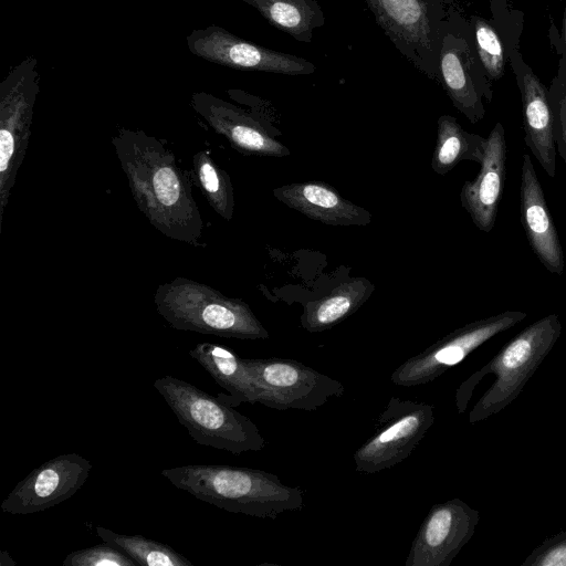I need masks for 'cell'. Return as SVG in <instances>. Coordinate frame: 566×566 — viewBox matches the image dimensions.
Segmentation results:
<instances>
[{"mask_svg": "<svg viewBox=\"0 0 566 566\" xmlns=\"http://www.w3.org/2000/svg\"><path fill=\"white\" fill-rule=\"evenodd\" d=\"M112 144L133 198L149 223L169 239L203 247L205 221L175 154L144 130L119 128Z\"/></svg>", "mask_w": 566, "mask_h": 566, "instance_id": "cell-1", "label": "cell"}, {"mask_svg": "<svg viewBox=\"0 0 566 566\" xmlns=\"http://www.w3.org/2000/svg\"><path fill=\"white\" fill-rule=\"evenodd\" d=\"M161 475L177 489L230 513L275 518L305 505L302 489L260 469L188 464L164 469Z\"/></svg>", "mask_w": 566, "mask_h": 566, "instance_id": "cell-2", "label": "cell"}, {"mask_svg": "<svg viewBox=\"0 0 566 566\" xmlns=\"http://www.w3.org/2000/svg\"><path fill=\"white\" fill-rule=\"evenodd\" d=\"M557 314L546 315L516 334L479 370L464 380L455 392V405L463 413L476 385L485 375L493 374V384L481 396L469 413L471 424L500 412L523 390L544 358L560 336Z\"/></svg>", "mask_w": 566, "mask_h": 566, "instance_id": "cell-3", "label": "cell"}, {"mask_svg": "<svg viewBox=\"0 0 566 566\" xmlns=\"http://www.w3.org/2000/svg\"><path fill=\"white\" fill-rule=\"evenodd\" d=\"M158 314L175 329L239 339L270 334L250 306L188 277L160 284L154 295Z\"/></svg>", "mask_w": 566, "mask_h": 566, "instance_id": "cell-4", "label": "cell"}, {"mask_svg": "<svg viewBox=\"0 0 566 566\" xmlns=\"http://www.w3.org/2000/svg\"><path fill=\"white\" fill-rule=\"evenodd\" d=\"M154 387L198 444L232 454L264 449L256 424L218 396L170 375L157 378Z\"/></svg>", "mask_w": 566, "mask_h": 566, "instance_id": "cell-5", "label": "cell"}, {"mask_svg": "<svg viewBox=\"0 0 566 566\" xmlns=\"http://www.w3.org/2000/svg\"><path fill=\"white\" fill-rule=\"evenodd\" d=\"M395 48L439 82V52L448 9L443 0H365Z\"/></svg>", "mask_w": 566, "mask_h": 566, "instance_id": "cell-6", "label": "cell"}, {"mask_svg": "<svg viewBox=\"0 0 566 566\" xmlns=\"http://www.w3.org/2000/svg\"><path fill=\"white\" fill-rule=\"evenodd\" d=\"M39 84L34 56L13 66L0 83V227L27 154Z\"/></svg>", "mask_w": 566, "mask_h": 566, "instance_id": "cell-7", "label": "cell"}, {"mask_svg": "<svg viewBox=\"0 0 566 566\" xmlns=\"http://www.w3.org/2000/svg\"><path fill=\"white\" fill-rule=\"evenodd\" d=\"M438 70L453 106L473 124L483 119V98L492 101V83L479 60L469 19L453 9L444 20Z\"/></svg>", "mask_w": 566, "mask_h": 566, "instance_id": "cell-8", "label": "cell"}, {"mask_svg": "<svg viewBox=\"0 0 566 566\" xmlns=\"http://www.w3.org/2000/svg\"><path fill=\"white\" fill-rule=\"evenodd\" d=\"M258 392V402L276 410L312 411L345 392L344 385L289 358H243Z\"/></svg>", "mask_w": 566, "mask_h": 566, "instance_id": "cell-9", "label": "cell"}, {"mask_svg": "<svg viewBox=\"0 0 566 566\" xmlns=\"http://www.w3.org/2000/svg\"><path fill=\"white\" fill-rule=\"evenodd\" d=\"M434 422L433 406L391 397L373 434L355 451V470L377 473L406 460Z\"/></svg>", "mask_w": 566, "mask_h": 566, "instance_id": "cell-10", "label": "cell"}, {"mask_svg": "<svg viewBox=\"0 0 566 566\" xmlns=\"http://www.w3.org/2000/svg\"><path fill=\"white\" fill-rule=\"evenodd\" d=\"M526 316L525 312L505 311L468 323L401 363L392 371L390 380L402 387L431 382L486 340L515 326Z\"/></svg>", "mask_w": 566, "mask_h": 566, "instance_id": "cell-11", "label": "cell"}, {"mask_svg": "<svg viewBox=\"0 0 566 566\" xmlns=\"http://www.w3.org/2000/svg\"><path fill=\"white\" fill-rule=\"evenodd\" d=\"M186 42L193 55L237 70L283 75H308L316 71L308 60L247 41L216 24L195 29Z\"/></svg>", "mask_w": 566, "mask_h": 566, "instance_id": "cell-12", "label": "cell"}, {"mask_svg": "<svg viewBox=\"0 0 566 566\" xmlns=\"http://www.w3.org/2000/svg\"><path fill=\"white\" fill-rule=\"evenodd\" d=\"M479 520V511L458 497L432 505L411 543L405 565L449 566L473 536Z\"/></svg>", "mask_w": 566, "mask_h": 566, "instance_id": "cell-13", "label": "cell"}, {"mask_svg": "<svg viewBox=\"0 0 566 566\" xmlns=\"http://www.w3.org/2000/svg\"><path fill=\"white\" fill-rule=\"evenodd\" d=\"M92 470L90 460L77 453L53 458L20 481L1 502L9 514H32L72 497L86 482Z\"/></svg>", "mask_w": 566, "mask_h": 566, "instance_id": "cell-14", "label": "cell"}, {"mask_svg": "<svg viewBox=\"0 0 566 566\" xmlns=\"http://www.w3.org/2000/svg\"><path fill=\"white\" fill-rule=\"evenodd\" d=\"M195 112L230 145L245 155L285 157L290 150L247 111L206 92L193 93Z\"/></svg>", "mask_w": 566, "mask_h": 566, "instance_id": "cell-15", "label": "cell"}, {"mask_svg": "<svg viewBox=\"0 0 566 566\" xmlns=\"http://www.w3.org/2000/svg\"><path fill=\"white\" fill-rule=\"evenodd\" d=\"M521 95L524 142L545 172L556 175V145L553 135L548 88L525 62L520 49L509 62Z\"/></svg>", "mask_w": 566, "mask_h": 566, "instance_id": "cell-16", "label": "cell"}, {"mask_svg": "<svg viewBox=\"0 0 566 566\" xmlns=\"http://www.w3.org/2000/svg\"><path fill=\"white\" fill-rule=\"evenodd\" d=\"M505 177V129L501 123H496L486 137V149L479 174L473 180L465 181L460 191L461 206L483 232L488 233L494 228Z\"/></svg>", "mask_w": 566, "mask_h": 566, "instance_id": "cell-17", "label": "cell"}, {"mask_svg": "<svg viewBox=\"0 0 566 566\" xmlns=\"http://www.w3.org/2000/svg\"><path fill=\"white\" fill-rule=\"evenodd\" d=\"M491 17L469 19L474 46L491 83L505 73L511 54L520 49L524 14L507 0H490Z\"/></svg>", "mask_w": 566, "mask_h": 566, "instance_id": "cell-18", "label": "cell"}, {"mask_svg": "<svg viewBox=\"0 0 566 566\" xmlns=\"http://www.w3.org/2000/svg\"><path fill=\"white\" fill-rule=\"evenodd\" d=\"M520 212L523 230L534 254L546 270L562 274L565 262L558 232L528 154L522 160Z\"/></svg>", "mask_w": 566, "mask_h": 566, "instance_id": "cell-19", "label": "cell"}, {"mask_svg": "<svg viewBox=\"0 0 566 566\" xmlns=\"http://www.w3.org/2000/svg\"><path fill=\"white\" fill-rule=\"evenodd\" d=\"M273 195L287 207L327 226L364 227L371 222L368 210L345 199L325 182H292L274 188Z\"/></svg>", "mask_w": 566, "mask_h": 566, "instance_id": "cell-20", "label": "cell"}, {"mask_svg": "<svg viewBox=\"0 0 566 566\" xmlns=\"http://www.w3.org/2000/svg\"><path fill=\"white\" fill-rule=\"evenodd\" d=\"M189 355L229 392L217 395L222 401L232 407H238L242 402H258L253 377L244 359L234 352L219 344L203 342L196 344L189 350Z\"/></svg>", "mask_w": 566, "mask_h": 566, "instance_id": "cell-21", "label": "cell"}, {"mask_svg": "<svg viewBox=\"0 0 566 566\" xmlns=\"http://www.w3.org/2000/svg\"><path fill=\"white\" fill-rule=\"evenodd\" d=\"M374 290V284L366 277L342 282L328 294L304 303L302 327L310 333L332 328L360 308Z\"/></svg>", "mask_w": 566, "mask_h": 566, "instance_id": "cell-22", "label": "cell"}, {"mask_svg": "<svg viewBox=\"0 0 566 566\" xmlns=\"http://www.w3.org/2000/svg\"><path fill=\"white\" fill-rule=\"evenodd\" d=\"M242 1L256 9L272 27L303 43H310L314 30L325 23L323 9L316 0Z\"/></svg>", "mask_w": 566, "mask_h": 566, "instance_id": "cell-23", "label": "cell"}, {"mask_svg": "<svg viewBox=\"0 0 566 566\" xmlns=\"http://www.w3.org/2000/svg\"><path fill=\"white\" fill-rule=\"evenodd\" d=\"M486 149V138L467 132L451 115L438 118L437 143L431 167L446 175L462 160L481 164Z\"/></svg>", "mask_w": 566, "mask_h": 566, "instance_id": "cell-24", "label": "cell"}, {"mask_svg": "<svg viewBox=\"0 0 566 566\" xmlns=\"http://www.w3.org/2000/svg\"><path fill=\"white\" fill-rule=\"evenodd\" d=\"M97 536L115 546L137 563L146 566H193L184 555L169 545L146 538L142 535H125L97 526Z\"/></svg>", "mask_w": 566, "mask_h": 566, "instance_id": "cell-25", "label": "cell"}, {"mask_svg": "<svg viewBox=\"0 0 566 566\" xmlns=\"http://www.w3.org/2000/svg\"><path fill=\"white\" fill-rule=\"evenodd\" d=\"M192 166L196 182L210 207L224 220H231L234 195L229 175L214 163L207 150L193 155Z\"/></svg>", "mask_w": 566, "mask_h": 566, "instance_id": "cell-26", "label": "cell"}, {"mask_svg": "<svg viewBox=\"0 0 566 566\" xmlns=\"http://www.w3.org/2000/svg\"><path fill=\"white\" fill-rule=\"evenodd\" d=\"M556 151L566 166V56H560L557 72L548 87Z\"/></svg>", "mask_w": 566, "mask_h": 566, "instance_id": "cell-27", "label": "cell"}, {"mask_svg": "<svg viewBox=\"0 0 566 566\" xmlns=\"http://www.w3.org/2000/svg\"><path fill=\"white\" fill-rule=\"evenodd\" d=\"M63 566H137V563L115 546L103 542L66 555Z\"/></svg>", "mask_w": 566, "mask_h": 566, "instance_id": "cell-28", "label": "cell"}, {"mask_svg": "<svg viewBox=\"0 0 566 566\" xmlns=\"http://www.w3.org/2000/svg\"><path fill=\"white\" fill-rule=\"evenodd\" d=\"M521 566H566V531L543 541Z\"/></svg>", "mask_w": 566, "mask_h": 566, "instance_id": "cell-29", "label": "cell"}, {"mask_svg": "<svg viewBox=\"0 0 566 566\" xmlns=\"http://www.w3.org/2000/svg\"><path fill=\"white\" fill-rule=\"evenodd\" d=\"M548 34L556 53L560 56H566V4L564 8L560 29L557 30L552 25Z\"/></svg>", "mask_w": 566, "mask_h": 566, "instance_id": "cell-30", "label": "cell"}]
</instances>
